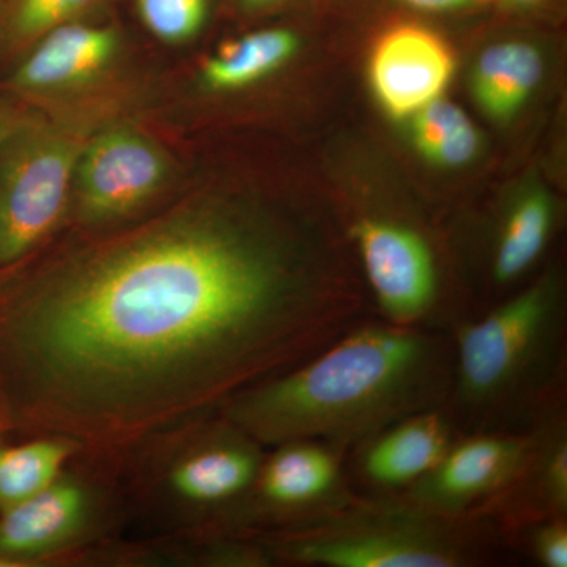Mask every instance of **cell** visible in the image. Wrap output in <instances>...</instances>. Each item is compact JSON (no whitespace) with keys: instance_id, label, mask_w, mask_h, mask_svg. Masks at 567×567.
<instances>
[{"instance_id":"1","label":"cell","mask_w":567,"mask_h":567,"mask_svg":"<svg viewBox=\"0 0 567 567\" xmlns=\"http://www.w3.org/2000/svg\"><path fill=\"white\" fill-rule=\"evenodd\" d=\"M306 259L212 210L74 254L0 301L11 423L104 456L218 413L368 319Z\"/></svg>"},{"instance_id":"2","label":"cell","mask_w":567,"mask_h":567,"mask_svg":"<svg viewBox=\"0 0 567 567\" xmlns=\"http://www.w3.org/2000/svg\"><path fill=\"white\" fill-rule=\"evenodd\" d=\"M453 368L450 331L365 319L218 413L264 447L320 440L349 453L402 417L446 406Z\"/></svg>"},{"instance_id":"3","label":"cell","mask_w":567,"mask_h":567,"mask_svg":"<svg viewBox=\"0 0 567 567\" xmlns=\"http://www.w3.org/2000/svg\"><path fill=\"white\" fill-rule=\"evenodd\" d=\"M566 303L546 274L451 331L458 432L527 431L566 401Z\"/></svg>"},{"instance_id":"4","label":"cell","mask_w":567,"mask_h":567,"mask_svg":"<svg viewBox=\"0 0 567 567\" xmlns=\"http://www.w3.org/2000/svg\"><path fill=\"white\" fill-rule=\"evenodd\" d=\"M298 567H481L513 550L486 516H445L402 495L354 496L328 516L251 536Z\"/></svg>"},{"instance_id":"5","label":"cell","mask_w":567,"mask_h":567,"mask_svg":"<svg viewBox=\"0 0 567 567\" xmlns=\"http://www.w3.org/2000/svg\"><path fill=\"white\" fill-rule=\"evenodd\" d=\"M148 456L140 502L163 527L205 540L235 537V524L262 464L265 447L219 413L164 431Z\"/></svg>"},{"instance_id":"6","label":"cell","mask_w":567,"mask_h":567,"mask_svg":"<svg viewBox=\"0 0 567 567\" xmlns=\"http://www.w3.org/2000/svg\"><path fill=\"white\" fill-rule=\"evenodd\" d=\"M82 147L69 130L28 114L0 145V268L21 262L58 229Z\"/></svg>"},{"instance_id":"7","label":"cell","mask_w":567,"mask_h":567,"mask_svg":"<svg viewBox=\"0 0 567 567\" xmlns=\"http://www.w3.org/2000/svg\"><path fill=\"white\" fill-rule=\"evenodd\" d=\"M349 235L380 319L450 333L464 322L443 297L439 254L420 229L385 216L364 215L354 219Z\"/></svg>"},{"instance_id":"8","label":"cell","mask_w":567,"mask_h":567,"mask_svg":"<svg viewBox=\"0 0 567 567\" xmlns=\"http://www.w3.org/2000/svg\"><path fill=\"white\" fill-rule=\"evenodd\" d=\"M347 451L320 440H292L265 453L235 537L264 535L328 516L358 495Z\"/></svg>"},{"instance_id":"9","label":"cell","mask_w":567,"mask_h":567,"mask_svg":"<svg viewBox=\"0 0 567 567\" xmlns=\"http://www.w3.org/2000/svg\"><path fill=\"white\" fill-rule=\"evenodd\" d=\"M110 492L91 473L63 470L58 480L0 513V558L13 567L58 558L106 524Z\"/></svg>"},{"instance_id":"10","label":"cell","mask_w":567,"mask_h":567,"mask_svg":"<svg viewBox=\"0 0 567 567\" xmlns=\"http://www.w3.org/2000/svg\"><path fill=\"white\" fill-rule=\"evenodd\" d=\"M166 156L130 126H114L82 147L73 177L78 219L87 226L121 221L166 183Z\"/></svg>"},{"instance_id":"11","label":"cell","mask_w":567,"mask_h":567,"mask_svg":"<svg viewBox=\"0 0 567 567\" xmlns=\"http://www.w3.org/2000/svg\"><path fill=\"white\" fill-rule=\"evenodd\" d=\"M532 443L533 425L458 434L439 464L401 495L445 516H481L516 480Z\"/></svg>"},{"instance_id":"12","label":"cell","mask_w":567,"mask_h":567,"mask_svg":"<svg viewBox=\"0 0 567 567\" xmlns=\"http://www.w3.org/2000/svg\"><path fill=\"white\" fill-rule=\"evenodd\" d=\"M458 432L446 406L402 417L358 443L347 454L353 487L361 495H401L427 475Z\"/></svg>"},{"instance_id":"13","label":"cell","mask_w":567,"mask_h":567,"mask_svg":"<svg viewBox=\"0 0 567 567\" xmlns=\"http://www.w3.org/2000/svg\"><path fill=\"white\" fill-rule=\"evenodd\" d=\"M454 69V52L439 33L423 25L398 24L377 40L369 80L383 110L402 118L440 99Z\"/></svg>"},{"instance_id":"14","label":"cell","mask_w":567,"mask_h":567,"mask_svg":"<svg viewBox=\"0 0 567 567\" xmlns=\"http://www.w3.org/2000/svg\"><path fill=\"white\" fill-rule=\"evenodd\" d=\"M506 539L513 529L547 517H567L566 401L533 424V443L516 480L481 513Z\"/></svg>"},{"instance_id":"15","label":"cell","mask_w":567,"mask_h":567,"mask_svg":"<svg viewBox=\"0 0 567 567\" xmlns=\"http://www.w3.org/2000/svg\"><path fill=\"white\" fill-rule=\"evenodd\" d=\"M118 48L121 39L114 28L70 22L41 37L22 55L10 87L24 96L81 87L110 69Z\"/></svg>"},{"instance_id":"16","label":"cell","mask_w":567,"mask_h":567,"mask_svg":"<svg viewBox=\"0 0 567 567\" xmlns=\"http://www.w3.org/2000/svg\"><path fill=\"white\" fill-rule=\"evenodd\" d=\"M554 226V203L544 189H529L511 204L492 251L491 279L496 289H507L535 267L546 251Z\"/></svg>"},{"instance_id":"17","label":"cell","mask_w":567,"mask_h":567,"mask_svg":"<svg viewBox=\"0 0 567 567\" xmlns=\"http://www.w3.org/2000/svg\"><path fill=\"white\" fill-rule=\"evenodd\" d=\"M540 52L524 41L488 47L473 70V95L481 110L495 121H507L525 103L543 78Z\"/></svg>"},{"instance_id":"18","label":"cell","mask_w":567,"mask_h":567,"mask_svg":"<svg viewBox=\"0 0 567 567\" xmlns=\"http://www.w3.org/2000/svg\"><path fill=\"white\" fill-rule=\"evenodd\" d=\"M298 37L287 29H265L226 41L200 66V76L216 92L238 91L281 69L298 50Z\"/></svg>"},{"instance_id":"19","label":"cell","mask_w":567,"mask_h":567,"mask_svg":"<svg viewBox=\"0 0 567 567\" xmlns=\"http://www.w3.org/2000/svg\"><path fill=\"white\" fill-rule=\"evenodd\" d=\"M82 451L74 440L51 434L20 445L0 443V513L50 486Z\"/></svg>"},{"instance_id":"20","label":"cell","mask_w":567,"mask_h":567,"mask_svg":"<svg viewBox=\"0 0 567 567\" xmlns=\"http://www.w3.org/2000/svg\"><path fill=\"white\" fill-rule=\"evenodd\" d=\"M412 117L413 142L435 166H465L480 152V133L457 104L436 99Z\"/></svg>"},{"instance_id":"21","label":"cell","mask_w":567,"mask_h":567,"mask_svg":"<svg viewBox=\"0 0 567 567\" xmlns=\"http://www.w3.org/2000/svg\"><path fill=\"white\" fill-rule=\"evenodd\" d=\"M104 0H0V52L25 54L61 25L80 21Z\"/></svg>"},{"instance_id":"22","label":"cell","mask_w":567,"mask_h":567,"mask_svg":"<svg viewBox=\"0 0 567 567\" xmlns=\"http://www.w3.org/2000/svg\"><path fill=\"white\" fill-rule=\"evenodd\" d=\"M137 13L156 39L182 44L203 29L208 0H136Z\"/></svg>"},{"instance_id":"23","label":"cell","mask_w":567,"mask_h":567,"mask_svg":"<svg viewBox=\"0 0 567 567\" xmlns=\"http://www.w3.org/2000/svg\"><path fill=\"white\" fill-rule=\"evenodd\" d=\"M511 548L522 546L540 567H567V517H547L507 535Z\"/></svg>"},{"instance_id":"24","label":"cell","mask_w":567,"mask_h":567,"mask_svg":"<svg viewBox=\"0 0 567 567\" xmlns=\"http://www.w3.org/2000/svg\"><path fill=\"white\" fill-rule=\"evenodd\" d=\"M24 112L13 102L7 99H0V145L7 140V136L13 132L14 126L20 123Z\"/></svg>"},{"instance_id":"25","label":"cell","mask_w":567,"mask_h":567,"mask_svg":"<svg viewBox=\"0 0 567 567\" xmlns=\"http://www.w3.org/2000/svg\"><path fill=\"white\" fill-rule=\"evenodd\" d=\"M413 9L425 11H451L464 9L472 0H401Z\"/></svg>"},{"instance_id":"26","label":"cell","mask_w":567,"mask_h":567,"mask_svg":"<svg viewBox=\"0 0 567 567\" xmlns=\"http://www.w3.org/2000/svg\"><path fill=\"white\" fill-rule=\"evenodd\" d=\"M244 10L249 13H262V11L274 10L276 7H281L282 3L289 0H238Z\"/></svg>"},{"instance_id":"27","label":"cell","mask_w":567,"mask_h":567,"mask_svg":"<svg viewBox=\"0 0 567 567\" xmlns=\"http://www.w3.org/2000/svg\"><path fill=\"white\" fill-rule=\"evenodd\" d=\"M7 423H11L9 410H7L6 402H3L2 395H0V432L6 429Z\"/></svg>"},{"instance_id":"28","label":"cell","mask_w":567,"mask_h":567,"mask_svg":"<svg viewBox=\"0 0 567 567\" xmlns=\"http://www.w3.org/2000/svg\"><path fill=\"white\" fill-rule=\"evenodd\" d=\"M511 2L518 7H533L536 3L543 2V0H511Z\"/></svg>"},{"instance_id":"29","label":"cell","mask_w":567,"mask_h":567,"mask_svg":"<svg viewBox=\"0 0 567 567\" xmlns=\"http://www.w3.org/2000/svg\"><path fill=\"white\" fill-rule=\"evenodd\" d=\"M472 2L488 3V2H495V0H472Z\"/></svg>"}]
</instances>
